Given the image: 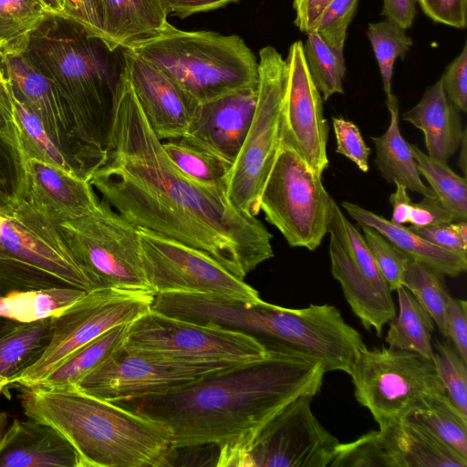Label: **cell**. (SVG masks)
Returning a JSON list of instances; mask_svg holds the SVG:
<instances>
[{
	"label": "cell",
	"instance_id": "1f68e13d",
	"mask_svg": "<svg viewBox=\"0 0 467 467\" xmlns=\"http://www.w3.org/2000/svg\"><path fill=\"white\" fill-rule=\"evenodd\" d=\"M87 292L70 286L16 291L0 296V317L32 322L59 316Z\"/></svg>",
	"mask_w": 467,
	"mask_h": 467
},
{
	"label": "cell",
	"instance_id": "f907efd6",
	"mask_svg": "<svg viewBox=\"0 0 467 467\" xmlns=\"http://www.w3.org/2000/svg\"><path fill=\"white\" fill-rule=\"evenodd\" d=\"M456 221L458 220L455 215L435 195L422 196L419 202H413L409 217V223L416 227Z\"/></svg>",
	"mask_w": 467,
	"mask_h": 467
},
{
	"label": "cell",
	"instance_id": "e0dca14e",
	"mask_svg": "<svg viewBox=\"0 0 467 467\" xmlns=\"http://www.w3.org/2000/svg\"><path fill=\"white\" fill-rule=\"evenodd\" d=\"M230 367L168 359L121 345L72 388L117 403L164 393Z\"/></svg>",
	"mask_w": 467,
	"mask_h": 467
},
{
	"label": "cell",
	"instance_id": "9a60e30c",
	"mask_svg": "<svg viewBox=\"0 0 467 467\" xmlns=\"http://www.w3.org/2000/svg\"><path fill=\"white\" fill-rule=\"evenodd\" d=\"M312 399L301 395L281 409L244 444L232 466L328 467L339 441L313 414Z\"/></svg>",
	"mask_w": 467,
	"mask_h": 467
},
{
	"label": "cell",
	"instance_id": "7a4b0ae2",
	"mask_svg": "<svg viewBox=\"0 0 467 467\" xmlns=\"http://www.w3.org/2000/svg\"><path fill=\"white\" fill-rule=\"evenodd\" d=\"M326 373L320 361L269 349L262 359L117 404L166 425L172 451L213 444L219 448L216 465L232 466L244 444L281 409L301 395H317Z\"/></svg>",
	"mask_w": 467,
	"mask_h": 467
},
{
	"label": "cell",
	"instance_id": "836d02e7",
	"mask_svg": "<svg viewBox=\"0 0 467 467\" xmlns=\"http://www.w3.org/2000/svg\"><path fill=\"white\" fill-rule=\"evenodd\" d=\"M405 419L423 426L467 460V416L456 408L447 393L428 397L420 409Z\"/></svg>",
	"mask_w": 467,
	"mask_h": 467
},
{
	"label": "cell",
	"instance_id": "f6af8a7d",
	"mask_svg": "<svg viewBox=\"0 0 467 467\" xmlns=\"http://www.w3.org/2000/svg\"><path fill=\"white\" fill-rule=\"evenodd\" d=\"M337 140L336 152L344 155L363 172L368 171L369 148L365 143L359 129L350 120L332 118Z\"/></svg>",
	"mask_w": 467,
	"mask_h": 467
},
{
	"label": "cell",
	"instance_id": "6f0895ef",
	"mask_svg": "<svg viewBox=\"0 0 467 467\" xmlns=\"http://www.w3.org/2000/svg\"><path fill=\"white\" fill-rule=\"evenodd\" d=\"M396 190L389 196V202L392 205V216L390 221L396 224L409 223V217L412 202L407 192V188L400 184H395Z\"/></svg>",
	"mask_w": 467,
	"mask_h": 467
},
{
	"label": "cell",
	"instance_id": "8d00e7d4",
	"mask_svg": "<svg viewBox=\"0 0 467 467\" xmlns=\"http://www.w3.org/2000/svg\"><path fill=\"white\" fill-rule=\"evenodd\" d=\"M175 167L191 180L204 185L227 186L232 164L182 139L162 142Z\"/></svg>",
	"mask_w": 467,
	"mask_h": 467
},
{
	"label": "cell",
	"instance_id": "74e56055",
	"mask_svg": "<svg viewBox=\"0 0 467 467\" xmlns=\"http://www.w3.org/2000/svg\"><path fill=\"white\" fill-rule=\"evenodd\" d=\"M49 13L38 0H0V53H20Z\"/></svg>",
	"mask_w": 467,
	"mask_h": 467
},
{
	"label": "cell",
	"instance_id": "680465c9",
	"mask_svg": "<svg viewBox=\"0 0 467 467\" xmlns=\"http://www.w3.org/2000/svg\"><path fill=\"white\" fill-rule=\"evenodd\" d=\"M28 289V285L0 260V296Z\"/></svg>",
	"mask_w": 467,
	"mask_h": 467
},
{
	"label": "cell",
	"instance_id": "7402d4cb",
	"mask_svg": "<svg viewBox=\"0 0 467 467\" xmlns=\"http://www.w3.org/2000/svg\"><path fill=\"white\" fill-rule=\"evenodd\" d=\"M0 67L16 95L38 117L52 140L65 153L67 150L72 153L77 171L84 174L68 111L56 84L25 51L0 53Z\"/></svg>",
	"mask_w": 467,
	"mask_h": 467
},
{
	"label": "cell",
	"instance_id": "d6a6232c",
	"mask_svg": "<svg viewBox=\"0 0 467 467\" xmlns=\"http://www.w3.org/2000/svg\"><path fill=\"white\" fill-rule=\"evenodd\" d=\"M127 325H119L103 333L69 355L50 374L33 387L42 389L74 387L122 345Z\"/></svg>",
	"mask_w": 467,
	"mask_h": 467
},
{
	"label": "cell",
	"instance_id": "11a10c76",
	"mask_svg": "<svg viewBox=\"0 0 467 467\" xmlns=\"http://www.w3.org/2000/svg\"><path fill=\"white\" fill-rule=\"evenodd\" d=\"M416 0H383L381 15L405 30L413 24L417 10Z\"/></svg>",
	"mask_w": 467,
	"mask_h": 467
},
{
	"label": "cell",
	"instance_id": "816d5d0a",
	"mask_svg": "<svg viewBox=\"0 0 467 467\" xmlns=\"http://www.w3.org/2000/svg\"><path fill=\"white\" fill-rule=\"evenodd\" d=\"M66 16L82 25L90 35L104 39L99 0H67Z\"/></svg>",
	"mask_w": 467,
	"mask_h": 467
},
{
	"label": "cell",
	"instance_id": "603a6c76",
	"mask_svg": "<svg viewBox=\"0 0 467 467\" xmlns=\"http://www.w3.org/2000/svg\"><path fill=\"white\" fill-rule=\"evenodd\" d=\"M0 139L10 155L14 175L33 159L78 172L5 76L0 81Z\"/></svg>",
	"mask_w": 467,
	"mask_h": 467
},
{
	"label": "cell",
	"instance_id": "f1b7e54d",
	"mask_svg": "<svg viewBox=\"0 0 467 467\" xmlns=\"http://www.w3.org/2000/svg\"><path fill=\"white\" fill-rule=\"evenodd\" d=\"M390 114L388 130L371 137L376 148V164L381 176L390 183L400 184L422 196L434 195L420 179L410 144L402 137L399 126V100L392 94L386 99Z\"/></svg>",
	"mask_w": 467,
	"mask_h": 467
},
{
	"label": "cell",
	"instance_id": "8992f818",
	"mask_svg": "<svg viewBox=\"0 0 467 467\" xmlns=\"http://www.w3.org/2000/svg\"><path fill=\"white\" fill-rule=\"evenodd\" d=\"M125 48L161 69L198 103L258 85V61L236 35L183 31L168 23Z\"/></svg>",
	"mask_w": 467,
	"mask_h": 467
},
{
	"label": "cell",
	"instance_id": "5b68a950",
	"mask_svg": "<svg viewBox=\"0 0 467 467\" xmlns=\"http://www.w3.org/2000/svg\"><path fill=\"white\" fill-rule=\"evenodd\" d=\"M181 318L213 324L251 335L268 349L300 354L320 361L326 372L349 374L366 346L334 306L287 308L261 300L246 303L209 295L184 294L178 304Z\"/></svg>",
	"mask_w": 467,
	"mask_h": 467
},
{
	"label": "cell",
	"instance_id": "ab89813d",
	"mask_svg": "<svg viewBox=\"0 0 467 467\" xmlns=\"http://www.w3.org/2000/svg\"><path fill=\"white\" fill-rule=\"evenodd\" d=\"M303 52L311 78L323 101L334 94H344L346 74L344 53L328 47L314 30L306 34Z\"/></svg>",
	"mask_w": 467,
	"mask_h": 467
},
{
	"label": "cell",
	"instance_id": "681fc988",
	"mask_svg": "<svg viewBox=\"0 0 467 467\" xmlns=\"http://www.w3.org/2000/svg\"><path fill=\"white\" fill-rule=\"evenodd\" d=\"M448 340L467 363V302L450 297L446 307Z\"/></svg>",
	"mask_w": 467,
	"mask_h": 467
},
{
	"label": "cell",
	"instance_id": "7bdbcfd3",
	"mask_svg": "<svg viewBox=\"0 0 467 467\" xmlns=\"http://www.w3.org/2000/svg\"><path fill=\"white\" fill-rule=\"evenodd\" d=\"M364 239L391 291L402 286L406 261L410 257L372 227L362 225Z\"/></svg>",
	"mask_w": 467,
	"mask_h": 467
},
{
	"label": "cell",
	"instance_id": "be15d7a7",
	"mask_svg": "<svg viewBox=\"0 0 467 467\" xmlns=\"http://www.w3.org/2000/svg\"><path fill=\"white\" fill-rule=\"evenodd\" d=\"M10 385L9 381L3 378V377H0V396L3 394V393H5L6 392V389H7V387Z\"/></svg>",
	"mask_w": 467,
	"mask_h": 467
},
{
	"label": "cell",
	"instance_id": "ba28073f",
	"mask_svg": "<svg viewBox=\"0 0 467 467\" xmlns=\"http://www.w3.org/2000/svg\"><path fill=\"white\" fill-rule=\"evenodd\" d=\"M125 348L198 364L242 365L265 358L269 349L254 337L150 309L127 325Z\"/></svg>",
	"mask_w": 467,
	"mask_h": 467
},
{
	"label": "cell",
	"instance_id": "f546056e",
	"mask_svg": "<svg viewBox=\"0 0 467 467\" xmlns=\"http://www.w3.org/2000/svg\"><path fill=\"white\" fill-rule=\"evenodd\" d=\"M401 467H466L467 460L417 422L402 419L385 425Z\"/></svg>",
	"mask_w": 467,
	"mask_h": 467
},
{
	"label": "cell",
	"instance_id": "f35d334b",
	"mask_svg": "<svg viewBox=\"0 0 467 467\" xmlns=\"http://www.w3.org/2000/svg\"><path fill=\"white\" fill-rule=\"evenodd\" d=\"M441 275L424 264L409 257L404 266L402 285L429 313L441 334L448 339L446 307L451 296Z\"/></svg>",
	"mask_w": 467,
	"mask_h": 467
},
{
	"label": "cell",
	"instance_id": "484cf974",
	"mask_svg": "<svg viewBox=\"0 0 467 467\" xmlns=\"http://www.w3.org/2000/svg\"><path fill=\"white\" fill-rule=\"evenodd\" d=\"M348 214L360 226L374 228L400 251L433 271L456 277L467 269V254L441 248L409 227L396 224L371 211L348 201L341 202Z\"/></svg>",
	"mask_w": 467,
	"mask_h": 467
},
{
	"label": "cell",
	"instance_id": "e575fe53",
	"mask_svg": "<svg viewBox=\"0 0 467 467\" xmlns=\"http://www.w3.org/2000/svg\"><path fill=\"white\" fill-rule=\"evenodd\" d=\"M412 155L420 174L429 182L430 188L441 203L458 221L467 220V185L465 177L455 173L447 161L433 158L414 144Z\"/></svg>",
	"mask_w": 467,
	"mask_h": 467
},
{
	"label": "cell",
	"instance_id": "44dd1931",
	"mask_svg": "<svg viewBox=\"0 0 467 467\" xmlns=\"http://www.w3.org/2000/svg\"><path fill=\"white\" fill-rule=\"evenodd\" d=\"M257 87H246L199 103L182 140L234 164L251 125Z\"/></svg>",
	"mask_w": 467,
	"mask_h": 467
},
{
	"label": "cell",
	"instance_id": "9f6ffc18",
	"mask_svg": "<svg viewBox=\"0 0 467 467\" xmlns=\"http://www.w3.org/2000/svg\"><path fill=\"white\" fill-rule=\"evenodd\" d=\"M14 170L8 150L0 139V210L13 201Z\"/></svg>",
	"mask_w": 467,
	"mask_h": 467
},
{
	"label": "cell",
	"instance_id": "cb8c5ba5",
	"mask_svg": "<svg viewBox=\"0 0 467 467\" xmlns=\"http://www.w3.org/2000/svg\"><path fill=\"white\" fill-rule=\"evenodd\" d=\"M0 467H79L73 445L53 426L14 420L0 442Z\"/></svg>",
	"mask_w": 467,
	"mask_h": 467
},
{
	"label": "cell",
	"instance_id": "d6986e66",
	"mask_svg": "<svg viewBox=\"0 0 467 467\" xmlns=\"http://www.w3.org/2000/svg\"><path fill=\"white\" fill-rule=\"evenodd\" d=\"M13 200L57 224L87 215L99 203L86 177L36 159L15 173Z\"/></svg>",
	"mask_w": 467,
	"mask_h": 467
},
{
	"label": "cell",
	"instance_id": "91938a15",
	"mask_svg": "<svg viewBox=\"0 0 467 467\" xmlns=\"http://www.w3.org/2000/svg\"><path fill=\"white\" fill-rule=\"evenodd\" d=\"M52 15L66 16L67 8V0H38Z\"/></svg>",
	"mask_w": 467,
	"mask_h": 467
},
{
	"label": "cell",
	"instance_id": "9c48e42d",
	"mask_svg": "<svg viewBox=\"0 0 467 467\" xmlns=\"http://www.w3.org/2000/svg\"><path fill=\"white\" fill-rule=\"evenodd\" d=\"M348 375L356 400L379 427L405 419L428 397L446 393L432 360L389 346H365Z\"/></svg>",
	"mask_w": 467,
	"mask_h": 467
},
{
	"label": "cell",
	"instance_id": "277c9868",
	"mask_svg": "<svg viewBox=\"0 0 467 467\" xmlns=\"http://www.w3.org/2000/svg\"><path fill=\"white\" fill-rule=\"evenodd\" d=\"M21 405L31 419L62 433L79 467L169 465L171 432L161 422L76 388L23 387Z\"/></svg>",
	"mask_w": 467,
	"mask_h": 467
},
{
	"label": "cell",
	"instance_id": "7c38bea8",
	"mask_svg": "<svg viewBox=\"0 0 467 467\" xmlns=\"http://www.w3.org/2000/svg\"><path fill=\"white\" fill-rule=\"evenodd\" d=\"M58 228L76 259L102 286L151 290L138 227L106 201L101 199L94 211Z\"/></svg>",
	"mask_w": 467,
	"mask_h": 467
},
{
	"label": "cell",
	"instance_id": "ffe728a7",
	"mask_svg": "<svg viewBox=\"0 0 467 467\" xmlns=\"http://www.w3.org/2000/svg\"><path fill=\"white\" fill-rule=\"evenodd\" d=\"M125 73L156 136L182 139L198 102L151 63L124 48Z\"/></svg>",
	"mask_w": 467,
	"mask_h": 467
},
{
	"label": "cell",
	"instance_id": "2e32d148",
	"mask_svg": "<svg viewBox=\"0 0 467 467\" xmlns=\"http://www.w3.org/2000/svg\"><path fill=\"white\" fill-rule=\"evenodd\" d=\"M329 255L331 273L362 326L381 337L383 327L396 316L388 282L380 273L359 231L330 199Z\"/></svg>",
	"mask_w": 467,
	"mask_h": 467
},
{
	"label": "cell",
	"instance_id": "c3c4849f",
	"mask_svg": "<svg viewBox=\"0 0 467 467\" xmlns=\"http://www.w3.org/2000/svg\"><path fill=\"white\" fill-rule=\"evenodd\" d=\"M433 22L464 29L467 25V0H416Z\"/></svg>",
	"mask_w": 467,
	"mask_h": 467
},
{
	"label": "cell",
	"instance_id": "f5cc1de1",
	"mask_svg": "<svg viewBox=\"0 0 467 467\" xmlns=\"http://www.w3.org/2000/svg\"><path fill=\"white\" fill-rule=\"evenodd\" d=\"M333 0H293L296 12L295 26L303 33L314 31L329 4Z\"/></svg>",
	"mask_w": 467,
	"mask_h": 467
},
{
	"label": "cell",
	"instance_id": "4316f807",
	"mask_svg": "<svg viewBox=\"0 0 467 467\" xmlns=\"http://www.w3.org/2000/svg\"><path fill=\"white\" fill-rule=\"evenodd\" d=\"M104 40L125 48L160 32L167 24L161 0H99Z\"/></svg>",
	"mask_w": 467,
	"mask_h": 467
},
{
	"label": "cell",
	"instance_id": "60d3db41",
	"mask_svg": "<svg viewBox=\"0 0 467 467\" xmlns=\"http://www.w3.org/2000/svg\"><path fill=\"white\" fill-rule=\"evenodd\" d=\"M367 36L379 68L384 92L389 98L394 64L398 57L405 58L413 41L404 28L389 19L369 23Z\"/></svg>",
	"mask_w": 467,
	"mask_h": 467
},
{
	"label": "cell",
	"instance_id": "30bf717a",
	"mask_svg": "<svg viewBox=\"0 0 467 467\" xmlns=\"http://www.w3.org/2000/svg\"><path fill=\"white\" fill-rule=\"evenodd\" d=\"M258 74L254 117L227 182L230 202L254 216L260 213L261 192L281 144L285 61L275 47L260 49Z\"/></svg>",
	"mask_w": 467,
	"mask_h": 467
},
{
	"label": "cell",
	"instance_id": "94428289",
	"mask_svg": "<svg viewBox=\"0 0 467 467\" xmlns=\"http://www.w3.org/2000/svg\"><path fill=\"white\" fill-rule=\"evenodd\" d=\"M460 146H461V152H460L458 165L462 170V171L464 173V177H465L466 157H467V155H466V129H464V130H463Z\"/></svg>",
	"mask_w": 467,
	"mask_h": 467
},
{
	"label": "cell",
	"instance_id": "bcb514c9",
	"mask_svg": "<svg viewBox=\"0 0 467 467\" xmlns=\"http://www.w3.org/2000/svg\"><path fill=\"white\" fill-rule=\"evenodd\" d=\"M409 228L441 248L467 254L466 221H456L423 227L410 225Z\"/></svg>",
	"mask_w": 467,
	"mask_h": 467
},
{
	"label": "cell",
	"instance_id": "3957f363",
	"mask_svg": "<svg viewBox=\"0 0 467 467\" xmlns=\"http://www.w3.org/2000/svg\"><path fill=\"white\" fill-rule=\"evenodd\" d=\"M58 88L68 111L83 171L90 174L105 157V145L123 51L90 35L75 20L48 14L24 50Z\"/></svg>",
	"mask_w": 467,
	"mask_h": 467
},
{
	"label": "cell",
	"instance_id": "ee69618b",
	"mask_svg": "<svg viewBox=\"0 0 467 467\" xmlns=\"http://www.w3.org/2000/svg\"><path fill=\"white\" fill-rule=\"evenodd\" d=\"M359 0H333L322 14L315 31L331 48L344 53L348 26Z\"/></svg>",
	"mask_w": 467,
	"mask_h": 467
},
{
	"label": "cell",
	"instance_id": "4dcf8cb0",
	"mask_svg": "<svg viewBox=\"0 0 467 467\" xmlns=\"http://www.w3.org/2000/svg\"><path fill=\"white\" fill-rule=\"evenodd\" d=\"M396 291L399 314L389 322L386 342L389 347L412 351L433 361L431 317L405 286Z\"/></svg>",
	"mask_w": 467,
	"mask_h": 467
},
{
	"label": "cell",
	"instance_id": "5bb4252c",
	"mask_svg": "<svg viewBox=\"0 0 467 467\" xmlns=\"http://www.w3.org/2000/svg\"><path fill=\"white\" fill-rule=\"evenodd\" d=\"M144 271L155 294L209 295L258 303L259 293L203 252L138 227Z\"/></svg>",
	"mask_w": 467,
	"mask_h": 467
},
{
	"label": "cell",
	"instance_id": "52a82bcc",
	"mask_svg": "<svg viewBox=\"0 0 467 467\" xmlns=\"http://www.w3.org/2000/svg\"><path fill=\"white\" fill-rule=\"evenodd\" d=\"M0 260L32 289L104 287L76 259L58 224L24 201L0 210Z\"/></svg>",
	"mask_w": 467,
	"mask_h": 467
},
{
	"label": "cell",
	"instance_id": "4fadbf2b",
	"mask_svg": "<svg viewBox=\"0 0 467 467\" xmlns=\"http://www.w3.org/2000/svg\"><path fill=\"white\" fill-rule=\"evenodd\" d=\"M155 293L99 287L87 292L54 317L51 341L42 357L16 378L13 383L33 387L50 374L73 352L119 325H128L149 311Z\"/></svg>",
	"mask_w": 467,
	"mask_h": 467
},
{
	"label": "cell",
	"instance_id": "6125c7cd",
	"mask_svg": "<svg viewBox=\"0 0 467 467\" xmlns=\"http://www.w3.org/2000/svg\"><path fill=\"white\" fill-rule=\"evenodd\" d=\"M9 426V416L5 411H0V442Z\"/></svg>",
	"mask_w": 467,
	"mask_h": 467
},
{
	"label": "cell",
	"instance_id": "b9f144b4",
	"mask_svg": "<svg viewBox=\"0 0 467 467\" xmlns=\"http://www.w3.org/2000/svg\"><path fill=\"white\" fill-rule=\"evenodd\" d=\"M433 363L451 401L467 416V369L452 344L436 339Z\"/></svg>",
	"mask_w": 467,
	"mask_h": 467
},
{
	"label": "cell",
	"instance_id": "d590c367",
	"mask_svg": "<svg viewBox=\"0 0 467 467\" xmlns=\"http://www.w3.org/2000/svg\"><path fill=\"white\" fill-rule=\"evenodd\" d=\"M328 467H401L399 453L385 428L338 443Z\"/></svg>",
	"mask_w": 467,
	"mask_h": 467
},
{
	"label": "cell",
	"instance_id": "8fae6325",
	"mask_svg": "<svg viewBox=\"0 0 467 467\" xmlns=\"http://www.w3.org/2000/svg\"><path fill=\"white\" fill-rule=\"evenodd\" d=\"M331 196L322 176L290 148L280 146L260 196V211L292 247L314 251L326 234Z\"/></svg>",
	"mask_w": 467,
	"mask_h": 467
},
{
	"label": "cell",
	"instance_id": "d4e9b609",
	"mask_svg": "<svg viewBox=\"0 0 467 467\" xmlns=\"http://www.w3.org/2000/svg\"><path fill=\"white\" fill-rule=\"evenodd\" d=\"M458 111L439 79L402 118L423 132L428 155L447 161L459 148L464 130Z\"/></svg>",
	"mask_w": 467,
	"mask_h": 467
},
{
	"label": "cell",
	"instance_id": "ac0fdd59",
	"mask_svg": "<svg viewBox=\"0 0 467 467\" xmlns=\"http://www.w3.org/2000/svg\"><path fill=\"white\" fill-rule=\"evenodd\" d=\"M285 61V83L281 113V144L292 149L316 173L328 167V127L323 99L308 72L303 42L291 44Z\"/></svg>",
	"mask_w": 467,
	"mask_h": 467
},
{
	"label": "cell",
	"instance_id": "6da1fadb",
	"mask_svg": "<svg viewBox=\"0 0 467 467\" xmlns=\"http://www.w3.org/2000/svg\"><path fill=\"white\" fill-rule=\"evenodd\" d=\"M90 184L136 227L196 248L243 279L272 258V234L237 209L227 186L198 183L178 170L152 130L124 72L118 85L105 157Z\"/></svg>",
	"mask_w": 467,
	"mask_h": 467
},
{
	"label": "cell",
	"instance_id": "db71d44e",
	"mask_svg": "<svg viewBox=\"0 0 467 467\" xmlns=\"http://www.w3.org/2000/svg\"><path fill=\"white\" fill-rule=\"evenodd\" d=\"M167 15L172 14L180 18L200 12H208L223 7L238 0H161Z\"/></svg>",
	"mask_w": 467,
	"mask_h": 467
},
{
	"label": "cell",
	"instance_id": "83f0119b",
	"mask_svg": "<svg viewBox=\"0 0 467 467\" xmlns=\"http://www.w3.org/2000/svg\"><path fill=\"white\" fill-rule=\"evenodd\" d=\"M54 317L21 322L0 317V377L10 384L33 366L47 348Z\"/></svg>",
	"mask_w": 467,
	"mask_h": 467
},
{
	"label": "cell",
	"instance_id": "7dc6e473",
	"mask_svg": "<svg viewBox=\"0 0 467 467\" xmlns=\"http://www.w3.org/2000/svg\"><path fill=\"white\" fill-rule=\"evenodd\" d=\"M448 99L462 112L467 111V45L447 66L441 78Z\"/></svg>",
	"mask_w": 467,
	"mask_h": 467
}]
</instances>
